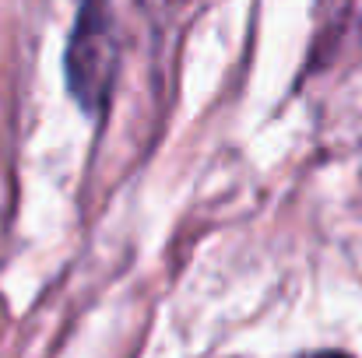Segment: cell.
Masks as SVG:
<instances>
[{
    "label": "cell",
    "mask_w": 362,
    "mask_h": 358,
    "mask_svg": "<svg viewBox=\"0 0 362 358\" xmlns=\"http://www.w3.org/2000/svg\"><path fill=\"white\" fill-rule=\"evenodd\" d=\"M317 358H345V355H334V352H327V355H317Z\"/></svg>",
    "instance_id": "2"
},
{
    "label": "cell",
    "mask_w": 362,
    "mask_h": 358,
    "mask_svg": "<svg viewBox=\"0 0 362 358\" xmlns=\"http://www.w3.org/2000/svg\"><path fill=\"white\" fill-rule=\"evenodd\" d=\"M117 78V25L110 0H85L67 46V88L85 113H103Z\"/></svg>",
    "instance_id": "1"
}]
</instances>
